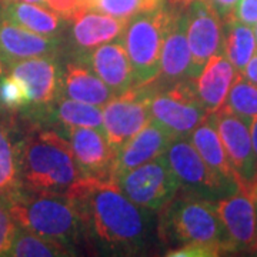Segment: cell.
<instances>
[{
	"mask_svg": "<svg viewBox=\"0 0 257 257\" xmlns=\"http://www.w3.org/2000/svg\"><path fill=\"white\" fill-rule=\"evenodd\" d=\"M70 40L79 56L113 40L121 39L127 20L116 19L97 10L84 9L72 20Z\"/></svg>",
	"mask_w": 257,
	"mask_h": 257,
	"instance_id": "19",
	"label": "cell"
},
{
	"mask_svg": "<svg viewBox=\"0 0 257 257\" xmlns=\"http://www.w3.org/2000/svg\"><path fill=\"white\" fill-rule=\"evenodd\" d=\"M172 6H163L132 18L121 36L136 86L153 83L160 73V55Z\"/></svg>",
	"mask_w": 257,
	"mask_h": 257,
	"instance_id": "5",
	"label": "cell"
},
{
	"mask_svg": "<svg viewBox=\"0 0 257 257\" xmlns=\"http://www.w3.org/2000/svg\"><path fill=\"white\" fill-rule=\"evenodd\" d=\"M20 189V142L0 121V197L10 199Z\"/></svg>",
	"mask_w": 257,
	"mask_h": 257,
	"instance_id": "27",
	"label": "cell"
},
{
	"mask_svg": "<svg viewBox=\"0 0 257 257\" xmlns=\"http://www.w3.org/2000/svg\"><path fill=\"white\" fill-rule=\"evenodd\" d=\"M83 2H84L86 8H87V9H90V8H92V6H93V3H94L96 0H83Z\"/></svg>",
	"mask_w": 257,
	"mask_h": 257,
	"instance_id": "42",
	"label": "cell"
},
{
	"mask_svg": "<svg viewBox=\"0 0 257 257\" xmlns=\"http://www.w3.org/2000/svg\"><path fill=\"white\" fill-rule=\"evenodd\" d=\"M20 2H26V3H35V5H42V6H45V0H20Z\"/></svg>",
	"mask_w": 257,
	"mask_h": 257,
	"instance_id": "41",
	"label": "cell"
},
{
	"mask_svg": "<svg viewBox=\"0 0 257 257\" xmlns=\"http://www.w3.org/2000/svg\"><path fill=\"white\" fill-rule=\"evenodd\" d=\"M0 2H3V0H0Z\"/></svg>",
	"mask_w": 257,
	"mask_h": 257,
	"instance_id": "45",
	"label": "cell"
},
{
	"mask_svg": "<svg viewBox=\"0 0 257 257\" xmlns=\"http://www.w3.org/2000/svg\"><path fill=\"white\" fill-rule=\"evenodd\" d=\"M59 49L60 37L37 35L0 18V57L8 69L33 57H56Z\"/></svg>",
	"mask_w": 257,
	"mask_h": 257,
	"instance_id": "17",
	"label": "cell"
},
{
	"mask_svg": "<svg viewBox=\"0 0 257 257\" xmlns=\"http://www.w3.org/2000/svg\"><path fill=\"white\" fill-rule=\"evenodd\" d=\"M257 45L253 26L244 25L233 18L223 20V53L241 72L250 59L256 55Z\"/></svg>",
	"mask_w": 257,
	"mask_h": 257,
	"instance_id": "25",
	"label": "cell"
},
{
	"mask_svg": "<svg viewBox=\"0 0 257 257\" xmlns=\"http://www.w3.org/2000/svg\"><path fill=\"white\" fill-rule=\"evenodd\" d=\"M216 210L229 234L234 251H250L256 244L257 206L254 199L243 190H237L216 202Z\"/></svg>",
	"mask_w": 257,
	"mask_h": 257,
	"instance_id": "15",
	"label": "cell"
},
{
	"mask_svg": "<svg viewBox=\"0 0 257 257\" xmlns=\"http://www.w3.org/2000/svg\"><path fill=\"white\" fill-rule=\"evenodd\" d=\"M84 227L101 247L116 253H136L149 241L150 213L132 202L113 180L84 179L67 192Z\"/></svg>",
	"mask_w": 257,
	"mask_h": 257,
	"instance_id": "1",
	"label": "cell"
},
{
	"mask_svg": "<svg viewBox=\"0 0 257 257\" xmlns=\"http://www.w3.org/2000/svg\"><path fill=\"white\" fill-rule=\"evenodd\" d=\"M60 96L103 107L116 96L82 62L67 63L60 70Z\"/></svg>",
	"mask_w": 257,
	"mask_h": 257,
	"instance_id": "21",
	"label": "cell"
},
{
	"mask_svg": "<svg viewBox=\"0 0 257 257\" xmlns=\"http://www.w3.org/2000/svg\"><path fill=\"white\" fill-rule=\"evenodd\" d=\"M247 194H250V196H251V197L254 199V202L257 203V184L254 186V187H253V189H251V190H250V192L247 193Z\"/></svg>",
	"mask_w": 257,
	"mask_h": 257,
	"instance_id": "40",
	"label": "cell"
},
{
	"mask_svg": "<svg viewBox=\"0 0 257 257\" xmlns=\"http://www.w3.org/2000/svg\"><path fill=\"white\" fill-rule=\"evenodd\" d=\"M189 139L193 143V146L196 147L197 153L204 160V163L209 166L214 173H217L221 179H224L229 183L237 184L234 172L230 166L226 150L216 127L213 113L207 114V117L193 130Z\"/></svg>",
	"mask_w": 257,
	"mask_h": 257,
	"instance_id": "23",
	"label": "cell"
},
{
	"mask_svg": "<svg viewBox=\"0 0 257 257\" xmlns=\"http://www.w3.org/2000/svg\"><path fill=\"white\" fill-rule=\"evenodd\" d=\"M40 114L52 116L64 127H92L103 130V107L59 96ZM39 114V116H40Z\"/></svg>",
	"mask_w": 257,
	"mask_h": 257,
	"instance_id": "24",
	"label": "cell"
},
{
	"mask_svg": "<svg viewBox=\"0 0 257 257\" xmlns=\"http://www.w3.org/2000/svg\"><path fill=\"white\" fill-rule=\"evenodd\" d=\"M67 140L76 165L84 179L111 180V166L116 153L103 130L67 127Z\"/></svg>",
	"mask_w": 257,
	"mask_h": 257,
	"instance_id": "13",
	"label": "cell"
},
{
	"mask_svg": "<svg viewBox=\"0 0 257 257\" xmlns=\"http://www.w3.org/2000/svg\"><path fill=\"white\" fill-rule=\"evenodd\" d=\"M74 247L59 240L49 239L23 227H18L12 246L5 256L10 257H62L73 256Z\"/></svg>",
	"mask_w": 257,
	"mask_h": 257,
	"instance_id": "26",
	"label": "cell"
},
{
	"mask_svg": "<svg viewBox=\"0 0 257 257\" xmlns=\"http://www.w3.org/2000/svg\"><path fill=\"white\" fill-rule=\"evenodd\" d=\"M173 139L172 133L159 124L156 120H149L146 126L128 139L116 153L111 166V180L163 155Z\"/></svg>",
	"mask_w": 257,
	"mask_h": 257,
	"instance_id": "18",
	"label": "cell"
},
{
	"mask_svg": "<svg viewBox=\"0 0 257 257\" xmlns=\"http://www.w3.org/2000/svg\"><path fill=\"white\" fill-rule=\"evenodd\" d=\"M0 18L33 33L49 37H60L64 23L67 22L46 6L20 0L0 2Z\"/></svg>",
	"mask_w": 257,
	"mask_h": 257,
	"instance_id": "22",
	"label": "cell"
},
{
	"mask_svg": "<svg viewBox=\"0 0 257 257\" xmlns=\"http://www.w3.org/2000/svg\"><path fill=\"white\" fill-rule=\"evenodd\" d=\"M240 73L243 77H246L248 82L257 84V53L250 59V62L246 64V67Z\"/></svg>",
	"mask_w": 257,
	"mask_h": 257,
	"instance_id": "36",
	"label": "cell"
},
{
	"mask_svg": "<svg viewBox=\"0 0 257 257\" xmlns=\"http://www.w3.org/2000/svg\"><path fill=\"white\" fill-rule=\"evenodd\" d=\"M250 136H251V143H253V149H254V155H256L257 160V116L250 121Z\"/></svg>",
	"mask_w": 257,
	"mask_h": 257,
	"instance_id": "37",
	"label": "cell"
},
{
	"mask_svg": "<svg viewBox=\"0 0 257 257\" xmlns=\"http://www.w3.org/2000/svg\"><path fill=\"white\" fill-rule=\"evenodd\" d=\"M170 5V3H169ZM172 16L167 25L162 55H160V73L156 80L173 84L192 79V53L186 35V15L184 6L170 5Z\"/></svg>",
	"mask_w": 257,
	"mask_h": 257,
	"instance_id": "14",
	"label": "cell"
},
{
	"mask_svg": "<svg viewBox=\"0 0 257 257\" xmlns=\"http://www.w3.org/2000/svg\"><path fill=\"white\" fill-rule=\"evenodd\" d=\"M29 107V96L23 83L8 72L0 77V109L8 111L25 110Z\"/></svg>",
	"mask_w": 257,
	"mask_h": 257,
	"instance_id": "30",
	"label": "cell"
},
{
	"mask_svg": "<svg viewBox=\"0 0 257 257\" xmlns=\"http://www.w3.org/2000/svg\"><path fill=\"white\" fill-rule=\"evenodd\" d=\"M156 89V82L136 86L103 106V132L114 153L152 119L150 100Z\"/></svg>",
	"mask_w": 257,
	"mask_h": 257,
	"instance_id": "9",
	"label": "cell"
},
{
	"mask_svg": "<svg viewBox=\"0 0 257 257\" xmlns=\"http://www.w3.org/2000/svg\"><path fill=\"white\" fill-rule=\"evenodd\" d=\"M239 73L223 52L209 59L200 74L194 79L196 94L209 114L216 113L224 104L230 87Z\"/></svg>",
	"mask_w": 257,
	"mask_h": 257,
	"instance_id": "20",
	"label": "cell"
},
{
	"mask_svg": "<svg viewBox=\"0 0 257 257\" xmlns=\"http://www.w3.org/2000/svg\"><path fill=\"white\" fill-rule=\"evenodd\" d=\"M165 156L177 179L179 193L182 194L217 202L240 190L237 184L226 182L204 163L189 138L173 139Z\"/></svg>",
	"mask_w": 257,
	"mask_h": 257,
	"instance_id": "6",
	"label": "cell"
},
{
	"mask_svg": "<svg viewBox=\"0 0 257 257\" xmlns=\"http://www.w3.org/2000/svg\"><path fill=\"white\" fill-rule=\"evenodd\" d=\"M45 6L67 22H70L79 12L87 9L83 0H45Z\"/></svg>",
	"mask_w": 257,
	"mask_h": 257,
	"instance_id": "33",
	"label": "cell"
},
{
	"mask_svg": "<svg viewBox=\"0 0 257 257\" xmlns=\"http://www.w3.org/2000/svg\"><path fill=\"white\" fill-rule=\"evenodd\" d=\"M207 2L210 3L211 8L216 10V13L220 16L221 20H224L231 15V12L239 0H207Z\"/></svg>",
	"mask_w": 257,
	"mask_h": 257,
	"instance_id": "35",
	"label": "cell"
},
{
	"mask_svg": "<svg viewBox=\"0 0 257 257\" xmlns=\"http://www.w3.org/2000/svg\"><path fill=\"white\" fill-rule=\"evenodd\" d=\"M165 3L166 0H96L90 9L128 22L132 18L157 9Z\"/></svg>",
	"mask_w": 257,
	"mask_h": 257,
	"instance_id": "29",
	"label": "cell"
},
{
	"mask_svg": "<svg viewBox=\"0 0 257 257\" xmlns=\"http://www.w3.org/2000/svg\"><path fill=\"white\" fill-rule=\"evenodd\" d=\"M213 116L239 189L248 193L257 184V160L250 136V123L223 106Z\"/></svg>",
	"mask_w": 257,
	"mask_h": 257,
	"instance_id": "10",
	"label": "cell"
},
{
	"mask_svg": "<svg viewBox=\"0 0 257 257\" xmlns=\"http://www.w3.org/2000/svg\"><path fill=\"white\" fill-rule=\"evenodd\" d=\"M229 18L236 19L244 25H257V0H239Z\"/></svg>",
	"mask_w": 257,
	"mask_h": 257,
	"instance_id": "34",
	"label": "cell"
},
{
	"mask_svg": "<svg viewBox=\"0 0 257 257\" xmlns=\"http://www.w3.org/2000/svg\"><path fill=\"white\" fill-rule=\"evenodd\" d=\"M159 213L157 233L170 248L204 243L219 247L223 254L234 251L216 210V202L177 193Z\"/></svg>",
	"mask_w": 257,
	"mask_h": 257,
	"instance_id": "3",
	"label": "cell"
},
{
	"mask_svg": "<svg viewBox=\"0 0 257 257\" xmlns=\"http://www.w3.org/2000/svg\"><path fill=\"white\" fill-rule=\"evenodd\" d=\"M184 15L192 53L190 77L196 79L211 56L223 52V20L207 0H189Z\"/></svg>",
	"mask_w": 257,
	"mask_h": 257,
	"instance_id": "11",
	"label": "cell"
},
{
	"mask_svg": "<svg viewBox=\"0 0 257 257\" xmlns=\"http://www.w3.org/2000/svg\"><path fill=\"white\" fill-rule=\"evenodd\" d=\"M220 254H223L220 248L204 243H189L167 251L169 257H214Z\"/></svg>",
	"mask_w": 257,
	"mask_h": 257,
	"instance_id": "32",
	"label": "cell"
},
{
	"mask_svg": "<svg viewBox=\"0 0 257 257\" xmlns=\"http://www.w3.org/2000/svg\"><path fill=\"white\" fill-rule=\"evenodd\" d=\"M82 179L69 140L55 130H33L20 142L22 189L67 194Z\"/></svg>",
	"mask_w": 257,
	"mask_h": 257,
	"instance_id": "2",
	"label": "cell"
},
{
	"mask_svg": "<svg viewBox=\"0 0 257 257\" xmlns=\"http://www.w3.org/2000/svg\"><path fill=\"white\" fill-rule=\"evenodd\" d=\"M18 227V223L10 213L8 199L0 197V256H5L10 248Z\"/></svg>",
	"mask_w": 257,
	"mask_h": 257,
	"instance_id": "31",
	"label": "cell"
},
{
	"mask_svg": "<svg viewBox=\"0 0 257 257\" xmlns=\"http://www.w3.org/2000/svg\"><path fill=\"white\" fill-rule=\"evenodd\" d=\"M254 37H256V45H257V25H254Z\"/></svg>",
	"mask_w": 257,
	"mask_h": 257,
	"instance_id": "44",
	"label": "cell"
},
{
	"mask_svg": "<svg viewBox=\"0 0 257 257\" xmlns=\"http://www.w3.org/2000/svg\"><path fill=\"white\" fill-rule=\"evenodd\" d=\"M8 72L23 83L29 96V107L37 114L46 110L60 96V69L56 57L22 60L12 64Z\"/></svg>",
	"mask_w": 257,
	"mask_h": 257,
	"instance_id": "12",
	"label": "cell"
},
{
	"mask_svg": "<svg viewBox=\"0 0 257 257\" xmlns=\"http://www.w3.org/2000/svg\"><path fill=\"white\" fill-rule=\"evenodd\" d=\"M8 202L13 219L23 229L70 246L84 234L80 213L67 194L20 189Z\"/></svg>",
	"mask_w": 257,
	"mask_h": 257,
	"instance_id": "4",
	"label": "cell"
},
{
	"mask_svg": "<svg viewBox=\"0 0 257 257\" xmlns=\"http://www.w3.org/2000/svg\"><path fill=\"white\" fill-rule=\"evenodd\" d=\"M77 60L90 67L116 96L136 87L132 64L121 39L96 47Z\"/></svg>",
	"mask_w": 257,
	"mask_h": 257,
	"instance_id": "16",
	"label": "cell"
},
{
	"mask_svg": "<svg viewBox=\"0 0 257 257\" xmlns=\"http://www.w3.org/2000/svg\"><path fill=\"white\" fill-rule=\"evenodd\" d=\"M196 94L194 79L157 87L150 100V116L173 138H190L192 132L207 117Z\"/></svg>",
	"mask_w": 257,
	"mask_h": 257,
	"instance_id": "7",
	"label": "cell"
},
{
	"mask_svg": "<svg viewBox=\"0 0 257 257\" xmlns=\"http://www.w3.org/2000/svg\"><path fill=\"white\" fill-rule=\"evenodd\" d=\"M257 206V203H256ZM251 254H257V236H256V244H254V248H253V253Z\"/></svg>",
	"mask_w": 257,
	"mask_h": 257,
	"instance_id": "43",
	"label": "cell"
},
{
	"mask_svg": "<svg viewBox=\"0 0 257 257\" xmlns=\"http://www.w3.org/2000/svg\"><path fill=\"white\" fill-rule=\"evenodd\" d=\"M223 107L250 123L257 116V84L237 74Z\"/></svg>",
	"mask_w": 257,
	"mask_h": 257,
	"instance_id": "28",
	"label": "cell"
},
{
	"mask_svg": "<svg viewBox=\"0 0 257 257\" xmlns=\"http://www.w3.org/2000/svg\"><path fill=\"white\" fill-rule=\"evenodd\" d=\"M139 207L160 211L179 193V183L165 153L113 179Z\"/></svg>",
	"mask_w": 257,
	"mask_h": 257,
	"instance_id": "8",
	"label": "cell"
},
{
	"mask_svg": "<svg viewBox=\"0 0 257 257\" xmlns=\"http://www.w3.org/2000/svg\"><path fill=\"white\" fill-rule=\"evenodd\" d=\"M187 2L189 0H167V3H170V5H182V6H184Z\"/></svg>",
	"mask_w": 257,
	"mask_h": 257,
	"instance_id": "39",
	"label": "cell"
},
{
	"mask_svg": "<svg viewBox=\"0 0 257 257\" xmlns=\"http://www.w3.org/2000/svg\"><path fill=\"white\" fill-rule=\"evenodd\" d=\"M5 74H8V67H6V64L3 63V60L0 57V77H3Z\"/></svg>",
	"mask_w": 257,
	"mask_h": 257,
	"instance_id": "38",
	"label": "cell"
}]
</instances>
